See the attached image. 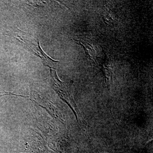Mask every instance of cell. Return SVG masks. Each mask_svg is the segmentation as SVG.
I'll return each instance as SVG.
<instances>
[{
  "label": "cell",
  "mask_w": 153,
  "mask_h": 153,
  "mask_svg": "<svg viewBox=\"0 0 153 153\" xmlns=\"http://www.w3.org/2000/svg\"><path fill=\"white\" fill-rule=\"evenodd\" d=\"M53 68H51L50 69L52 88L57 92L60 98L65 102L72 110L76 116V120L78 121L79 111L76 103L72 95L67 90L64 82L60 81L59 79L56 71L55 69L53 70Z\"/></svg>",
  "instance_id": "obj_1"
}]
</instances>
